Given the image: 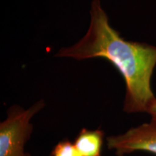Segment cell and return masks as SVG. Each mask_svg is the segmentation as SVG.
<instances>
[{
  "mask_svg": "<svg viewBox=\"0 0 156 156\" xmlns=\"http://www.w3.org/2000/svg\"><path fill=\"white\" fill-rule=\"evenodd\" d=\"M109 150L117 156H125L136 151H145L156 155V124L151 122L131 128L119 135L106 138Z\"/></svg>",
  "mask_w": 156,
  "mask_h": 156,
  "instance_id": "3957f363",
  "label": "cell"
},
{
  "mask_svg": "<svg viewBox=\"0 0 156 156\" xmlns=\"http://www.w3.org/2000/svg\"><path fill=\"white\" fill-rule=\"evenodd\" d=\"M90 13V24L85 36L73 46L60 49L56 56L78 60L101 57L108 60L125 81L124 112H147L155 98L151 80L156 65V46L122 38L109 25L100 0H93Z\"/></svg>",
  "mask_w": 156,
  "mask_h": 156,
  "instance_id": "6da1fadb",
  "label": "cell"
},
{
  "mask_svg": "<svg viewBox=\"0 0 156 156\" xmlns=\"http://www.w3.org/2000/svg\"><path fill=\"white\" fill-rule=\"evenodd\" d=\"M44 106L41 100L28 109L18 106L9 109L7 119L0 124V156H31L25 151L34 128L30 120Z\"/></svg>",
  "mask_w": 156,
  "mask_h": 156,
  "instance_id": "7a4b0ae2",
  "label": "cell"
},
{
  "mask_svg": "<svg viewBox=\"0 0 156 156\" xmlns=\"http://www.w3.org/2000/svg\"><path fill=\"white\" fill-rule=\"evenodd\" d=\"M50 156H83L79 151L68 139L59 142L53 148Z\"/></svg>",
  "mask_w": 156,
  "mask_h": 156,
  "instance_id": "5b68a950",
  "label": "cell"
},
{
  "mask_svg": "<svg viewBox=\"0 0 156 156\" xmlns=\"http://www.w3.org/2000/svg\"><path fill=\"white\" fill-rule=\"evenodd\" d=\"M104 136V132L100 129L83 128L73 143L83 156H101Z\"/></svg>",
  "mask_w": 156,
  "mask_h": 156,
  "instance_id": "277c9868",
  "label": "cell"
},
{
  "mask_svg": "<svg viewBox=\"0 0 156 156\" xmlns=\"http://www.w3.org/2000/svg\"><path fill=\"white\" fill-rule=\"evenodd\" d=\"M147 113L151 114V122L156 124V98L152 101L148 107Z\"/></svg>",
  "mask_w": 156,
  "mask_h": 156,
  "instance_id": "8992f818",
  "label": "cell"
}]
</instances>
